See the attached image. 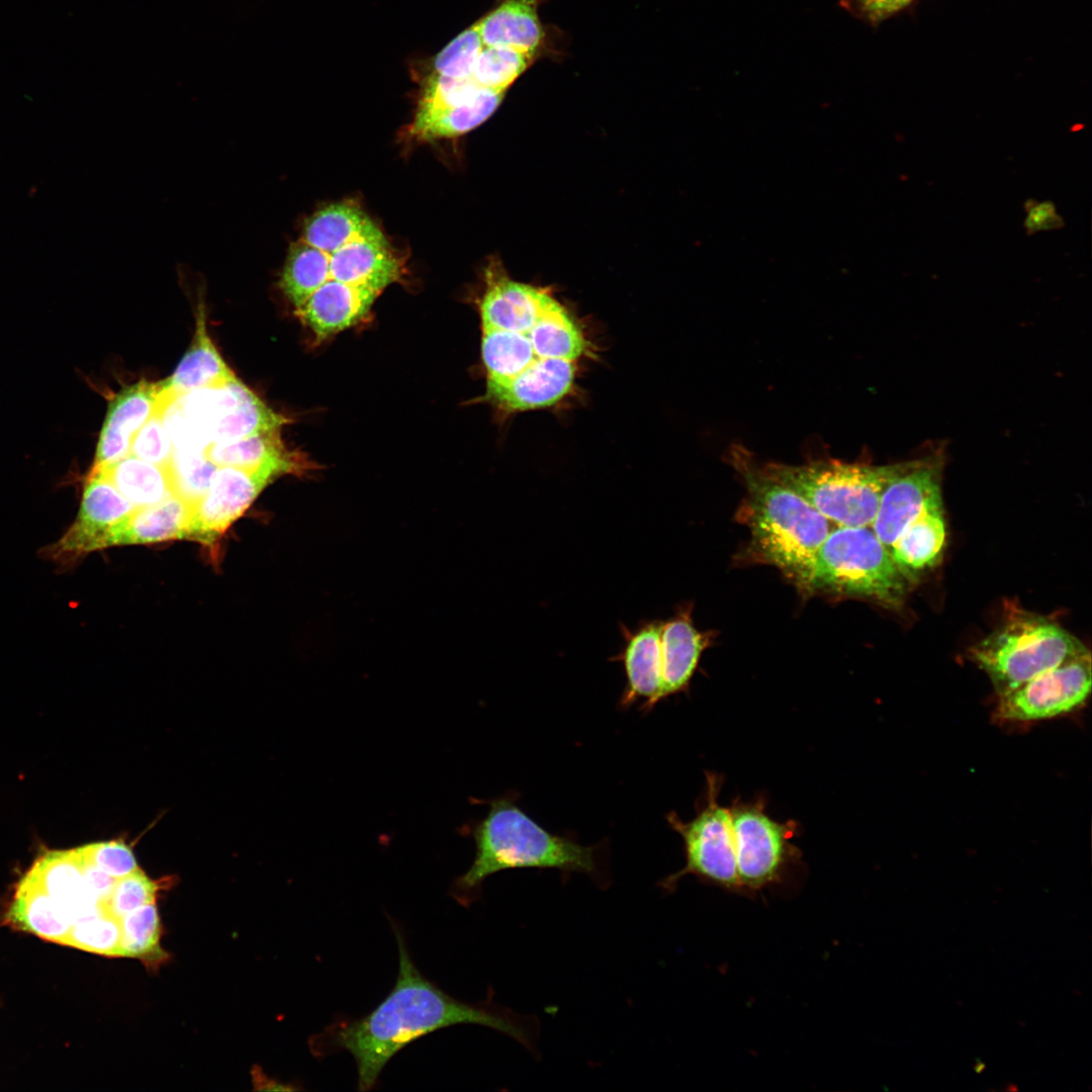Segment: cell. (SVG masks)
Returning <instances> with one entry per match:
<instances>
[{"label": "cell", "instance_id": "obj_1", "mask_svg": "<svg viewBox=\"0 0 1092 1092\" xmlns=\"http://www.w3.org/2000/svg\"><path fill=\"white\" fill-rule=\"evenodd\" d=\"M478 302L484 400L507 414L546 408L573 389L587 339L543 288L512 279L498 260L484 273Z\"/></svg>", "mask_w": 1092, "mask_h": 1092}, {"label": "cell", "instance_id": "obj_2", "mask_svg": "<svg viewBox=\"0 0 1092 1092\" xmlns=\"http://www.w3.org/2000/svg\"><path fill=\"white\" fill-rule=\"evenodd\" d=\"M398 948V972L387 996L369 1013L340 1018L309 1040L312 1054L325 1058L348 1052L357 1067V1088L368 1091L401 1049L436 1030L457 1024H478L504 1033L537 1053L538 1020L493 1001L468 1003L446 993L418 969L399 926L391 921Z\"/></svg>", "mask_w": 1092, "mask_h": 1092}, {"label": "cell", "instance_id": "obj_3", "mask_svg": "<svg viewBox=\"0 0 1092 1092\" xmlns=\"http://www.w3.org/2000/svg\"><path fill=\"white\" fill-rule=\"evenodd\" d=\"M471 800L487 804L488 811L482 819H472L459 829L475 843L470 868L450 888L460 905L467 907L476 901L488 877L515 869L557 870L565 877L584 874L602 889L608 888L610 879L600 844L585 846L568 835L546 830L518 806L516 793Z\"/></svg>", "mask_w": 1092, "mask_h": 1092}, {"label": "cell", "instance_id": "obj_4", "mask_svg": "<svg viewBox=\"0 0 1092 1092\" xmlns=\"http://www.w3.org/2000/svg\"><path fill=\"white\" fill-rule=\"evenodd\" d=\"M744 481L743 518L759 557L806 587L831 522L797 492L769 476L741 445L727 452Z\"/></svg>", "mask_w": 1092, "mask_h": 1092}, {"label": "cell", "instance_id": "obj_5", "mask_svg": "<svg viewBox=\"0 0 1092 1092\" xmlns=\"http://www.w3.org/2000/svg\"><path fill=\"white\" fill-rule=\"evenodd\" d=\"M1086 651L1059 624L1010 604L999 626L972 646L969 655L1001 697Z\"/></svg>", "mask_w": 1092, "mask_h": 1092}, {"label": "cell", "instance_id": "obj_6", "mask_svg": "<svg viewBox=\"0 0 1092 1092\" xmlns=\"http://www.w3.org/2000/svg\"><path fill=\"white\" fill-rule=\"evenodd\" d=\"M914 582L872 527L837 526L819 548L806 588L897 609Z\"/></svg>", "mask_w": 1092, "mask_h": 1092}, {"label": "cell", "instance_id": "obj_7", "mask_svg": "<svg viewBox=\"0 0 1092 1092\" xmlns=\"http://www.w3.org/2000/svg\"><path fill=\"white\" fill-rule=\"evenodd\" d=\"M837 526L871 527L882 492L900 463L875 466L839 460L802 465L768 462L761 465Z\"/></svg>", "mask_w": 1092, "mask_h": 1092}, {"label": "cell", "instance_id": "obj_8", "mask_svg": "<svg viewBox=\"0 0 1092 1092\" xmlns=\"http://www.w3.org/2000/svg\"><path fill=\"white\" fill-rule=\"evenodd\" d=\"M766 801H732L731 815L740 896L757 898L765 890L788 886L803 866L802 851L792 842L798 824L779 822L766 812Z\"/></svg>", "mask_w": 1092, "mask_h": 1092}, {"label": "cell", "instance_id": "obj_9", "mask_svg": "<svg viewBox=\"0 0 1092 1092\" xmlns=\"http://www.w3.org/2000/svg\"><path fill=\"white\" fill-rule=\"evenodd\" d=\"M705 775L704 803L698 804L695 817L684 821L673 811L665 816L668 825L682 839L686 862L657 886L663 893L671 894L685 876H694L701 883L740 896L731 815L729 807L718 802L723 777L713 771Z\"/></svg>", "mask_w": 1092, "mask_h": 1092}, {"label": "cell", "instance_id": "obj_10", "mask_svg": "<svg viewBox=\"0 0 1092 1092\" xmlns=\"http://www.w3.org/2000/svg\"><path fill=\"white\" fill-rule=\"evenodd\" d=\"M311 468L313 464L300 452L255 469L217 467L206 492L193 507L186 539L207 545L216 542L269 483Z\"/></svg>", "mask_w": 1092, "mask_h": 1092}, {"label": "cell", "instance_id": "obj_11", "mask_svg": "<svg viewBox=\"0 0 1092 1092\" xmlns=\"http://www.w3.org/2000/svg\"><path fill=\"white\" fill-rule=\"evenodd\" d=\"M1091 680L1088 650L998 697L995 720L1030 722L1073 712L1089 697Z\"/></svg>", "mask_w": 1092, "mask_h": 1092}, {"label": "cell", "instance_id": "obj_12", "mask_svg": "<svg viewBox=\"0 0 1092 1092\" xmlns=\"http://www.w3.org/2000/svg\"><path fill=\"white\" fill-rule=\"evenodd\" d=\"M134 509L103 473L91 470L76 519L56 542L41 550L42 556L65 568L93 551L108 548L112 528Z\"/></svg>", "mask_w": 1092, "mask_h": 1092}, {"label": "cell", "instance_id": "obj_13", "mask_svg": "<svg viewBox=\"0 0 1092 1092\" xmlns=\"http://www.w3.org/2000/svg\"><path fill=\"white\" fill-rule=\"evenodd\" d=\"M941 471L942 459L938 455L900 463L882 492L871 526L889 550L915 519L942 506Z\"/></svg>", "mask_w": 1092, "mask_h": 1092}, {"label": "cell", "instance_id": "obj_14", "mask_svg": "<svg viewBox=\"0 0 1092 1092\" xmlns=\"http://www.w3.org/2000/svg\"><path fill=\"white\" fill-rule=\"evenodd\" d=\"M661 624L658 620H644L634 629L619 625L624 645L610 660L619 661L624 667L626 685L619 701L622 709L641 700L640 710L647 713L661 701Z\"/></svg>", "mask_w": 1092, "mask_h": 1092}, {"label": "cell", "instance_id": "obj_15", "mask_svg": "<svg viewBox=\"0 0 1092 1092\" xmlns=\"http://www.w3.org/2000/svg\"><path fill=\"white\" fill-rule=\"evenodd\" d=\"M330 279L382 292L402 274V264L379 228L371 220L365 229L329 254Z\"/></svg>", "mask_w": 1092, "mask_h": 1092}, {"label": "cell", "instance_id": "obj_16", "mask_svg": "<svg viewBox=\"0 0 1092 1092\" xmlns=\"http://www.w3.org/2000/svg\"><path fill=\"white\" fill-rule=\"evenodd\" d=\"M160 382L140 381L124 387L110 401L91 469L110 465L130 454L131 443L160 407Z\"/></svg>", "mask_w": 1092, "mask_h": 1092}, {"label": "cell", "instance_id": "obj_17", "mask_svg": "<svg viewBox=\"0 0 1092 1092\" xmlns=\"http://www.w3.org/2000/svg\"><path fill=\"white\" fill-rule=\"evenodd\" d=\"M381 292L368 286H354L327 280L296 309V314L316 342L362 322Z\"/></svg>", "mask_w": 1092, "mask_h": 1092}, {"label": "cell", "instance_id": "obj_18", "mask_svg": "<svg viewBox=\"0 0 1092 1092\" xmlns=\"http://www.w3.org/2000/svg\"><path fill=\"white\" fill-rule=\"evenodd\" d=\"M707 644L706 634L697 630L692 622L690 608L680 609L675 616L662 622L661 701L689 689Z\"/></svg>", "mask_w": 1092, "mask_h": 1092}, {"label": "cell", "instance_id": "obj_19", "mask_svg": "<svg viewBox=\"0 0 1092 1092\" xmlns=\"http://www.w3.org/2000/svg\"><path fill=\"white\" fill-rule=\"evenodd\" d=\"M193 507L172 494L149 507L135 508L111 530L108 547L186 539Z\"/></svg>", "mask_w": 1092, "mask_h": 1092}, {"label": "cell", "instance_id": "obj_20", "mask_svg": "<svg viewBox=\"0 0 1092 1092\" xmlns=\"http://www.w3.org/2000/svg\"><path fill=\"white\" fill-rule=\"evenodd\" d=\"M28 873L69 911L73 921L100 911L99 900L86 883L76 848L47 852Z\"/></svg>", "mask_w": 1092, "mask_h": 1092}, {"label": "cell", "instance_id": "obj_21", "mask_svg": "<svg viewBox=\"0 0 1092 1092\" xmlns=\"http://www.w3.org/2000/svg\"><path fill=\"white\" fill-rule=\"evenodd\" d=\"M12 927L64 944L73 924L69 911L27 872L5 914Z\"/></svg>", "mask_w": 1092, "mask_h": 1092}, {"label": "cell", "instance_id": "obj_22", "mask_svg": "<svg viewBox=\"0 0 1092 1092\" xmlns=\"http://www.w3.org/2000/svg\"><path fill=\"white\" fill-rule=\"evenodd\" d=\"M235 377L208 336L204 306L196 312L193 341L174 373L161 381L162 389L173 397L207 387H217Z\"/></svg>", "mask_w": 1092, "mask_h": 1092}, {"label": "cell", "instance_id": "obj_23", "mask_svg": "<svg viewBox=\"0 0 1092 1092\" xmlns=\"http://www.w3.org/2000/svg\"><path fill=\"white\" fill-rule=\"evenodd\" d=\"M543 0H504L476 25L483 46L535 53L543 39L538 7Z\"/></svg>", "mask_w": 1092, "mask_h": 1092}, {"label": "cell", "instance_id": "obj_24", "mask_svg": "<svg viewBox=\"0 0 1092 1092\" xmlns=\"http://www.w3.org/2000/svg\"><path fill=\"white\" fill-rule=\"evenodd\" d=\"M943 508L930 509L909 524L890 548L900 568L916 581L922 570L935 566L945 545Z\"/></svg>", "mask_w": 1092, "mask_h": 1092}, {"label": "cell", "instance_id": "obj_25", "mask_svg": "<svg viewBox=\"0 0 1092 1092\" xmlns=\"http://www.w3.org/2000/svg\"><path fill=\"white\" fill-rule=\"evenodd\" d=\"M134 507L156 505L174 494L166 466L142 460L131 454L98 469Z\"/></svg>", "mask_w": 1092, "mask_h": 1092}, {"label": "cell", "instance_id": "obj_26", "mask_svg": "<svg viewBox=\"0 0 1092 1092\" xmlns=\"http://www.w3.org/2000/svg\"><path fill=\"white\" fill-rule=\"evenodd\" d=\"M506 91L485 88L473 101L429 113H417L410 128L420 140L452 138L463 134L485 121L498 107Z\"/></svg>", "mask_w": 1092, "mask_h": 1092}, {"label": "cell", "instance_id": "obj_27", "mask_svg": "<svg viewBox=\"0 0 1092 1092\" xmlns=\"http://www.w3.org/2000/svg\"><path fill=\"white\" fill-rule=\"evenodd\" d=\"M288 422L289 420L268 407L239 380L236 400L215 425L212 444L280 430Z\"/></svg>", "mask_w": 1092, "mask_h": 1092}, {"label": "cell", "instance_id": "obj_28", "mask_svg": "<svg viewBox=\"0 0 1092 1092\" xmlns=\"http://www.w3.org/2000/svg\"><path fill=\"white\" fill-rule=\"evenodd\" d=\"M370 221L362 209L352 203L330 204L306 219L300 240L332 254L359 235Z\"/></svg>", "mask_w": 1092, "mask_h": 1092}, {"label": "cell", "instance_id": "obj_29", "mask_svg": "<svg viewBox=\"0 0 1092 1092\" xmlns=\"http://www.w3.org/2000/svg\"><path fill=\"white\" fill-rule=\"evenodd\" d=\"M329 279V254L301 240L291 245L279 285L295 309Z\"/></svg>", "mask_w": 1092, "mask_h": 1092}, {"label": "cell", "instance_id": "obj_30", "mask_svg": "<svg viewBox=\"0 0 1092 1092\" xmlns=\"http://www.w3.org/2000/svg\"><path fill=\"white\" fill-rule=\"evenodd\" d=\"M206 456L217 466L255 469L267 462L296 453L281 440L280 430L257 433L235 441L214 443L206 448Z\"/></svg>", "mask_w": 1092, "mask_h": 1092}, {"label": "cell", "instance_id": "obj_31", "mask_svg": "<svg viewBox=\"0 0 1092 1092\" xmlns=\"http://www.w3.org/2000/svg\"><path fill=\"white\" fill-rule=\"evenodd\" d=\"M119 924L121 957L161 962L167 956L160 946L162 928L155 903L126 914Z\"/></svg>", "mask_w": 1092, "mask_h": 1092}, {"label": "cell", "instance_id": "obj_32", "mask_svg": "<svg viewBox=\"0 0 1092 1092\" xmlns=\"http://www.w3.org/2000/svg\"><path fill=\"white\" fill-rule=\"evenodd\" d=\"M534 56L509 47L483 46L471 77L482 87L506 91L532 64Z\"/></svg>", "mask_w": 1092, "mask_h": 1092}, {"label": "cell", "instance_id": "obj_33", "mask_svg": "<svg viewBox=\"0 0 1092 1092\" xmlns=\"http://www.w3.org/2000/svg\"><path fill=\"white\" fill-rule=\"evenodd\" d=\"M174 494L194 506L206 492L217 466L205 451L174 449L168 465Z\"/></svg>", "mask_w": 1092, "mask_h": 1092}, {"label": "cell", "instance_id": "obj_34", "mask_svg": "<svg viewBox=\"0 0 1092 1092\" xmlns=\"http://www.w3.org/2000/svg\"><path fill=\"white\" fill-rule=\"evenodd\" d=\"M64 945L101 956L121 957L119 920L101 911L77 918Z\"/></svg>", "mask_w": 1092, "mask_h": 1092}, {"label": "cell", "instance_id": "obj_35", "mask_svg": "<svg viewBox=\"0 0 1092 1092\" xmlns=\"http://www.w3.org/2000/svg\"><path fill=\"white\" fill-rule=\"evenodd\" d=\"M485 89L470 78H451L437 73L425 82L417 113L453 108L476 99Z\"/></svg>", "mask_w": 1092, "mask_h": 1092}, {"label": "cell", "instance_id": "obj_36", "mask_svg": "<svg viewBox=\"0 0 1092 1092\" xmlns=\"http://www.w3.org/2000/svg\"><path fill=\"white\" fill-rule=\"evenodd\" d=\"M158 887L140 868L116 880L99 909L117 920L145 905L155 903Z\"/></svg>", "mask_w": 1092, "mask_h": 1092}, {"label": "cell", "instance_id": "obj_37", "mask_svg": "<svg viewBox=\"0 0 1092 1092\" xmlns=\"http://www.w3.org/2000/svg\"><path fill=\"white\" fill-rule=\"evenodd\" d=\"M483 48L476 23L455 37L434 60L435 73L451 78H470Z\"/></svg>", "mask_w": 1092, "mask_h": 1092}, {"label": "cell", "instance_id": "obj_38", "mask_svg": "<svg viewBox=\"0 0 1092 1092\" xmlns=\"http://www.w3.org/2000/svg\"><path fill=\"white\" fill-rule=\"evenodd\" d=\"M160 406L134 436L130 454L150 463L166 466L174 446L166 430Z\"/></svg>", "mask_w": 1092, "mask_h": 1092}, {"label": "cell", "instance_id": "obj_39", "mask_svg": "<svg viewBox=\"0 0 1092 1092\" xmlns=\"http://www.w3.org/2000/svg\"><path fill=\"white\" fill-rule=\"evenodd\" d=\"M81 857L118 880L139 869L129 846L121 841H102L77 848Z\"/></svg>", "mask_w": 1092, "mask_h": 1092}, {"label": "cell", "instance_id": "obj_40", "mask_svg": "<svg viewBox=\"0 0 1092 1092\" xmlns=\"http://www.w3.org/2000/svg\"><path fill=\"white\" fill-rule=\"evenodd\" d=\"M1026 216L1023 226L1028 236L1041 231L1060 230L1065 225L1063 217L1058 213L1053 201L1037 202L1029 199L1024 203Z\"/></svg>", "mask_w": 1092, "mask_h": 1092}, {"label": "cell", "instance_id": "obj_41", "mask_svg": "<svg viewBox=\"0 0 1092 1092\" xmlns=\"http://www.w3.org/2000/svg\"><path fill=\"white\" fill-rule=\"evenodd\" d=\"M913 0H855L857 14L872 24L893 16Z\"/></svg>", "mask_w": 1092, "mask_h": 1092}, {"label": "cell", "instance_id": "obj_42", "mask_svg": "<svg viewBox=\"0 0 1092 1092\" xmlns=\"http://www.w3.org/2000/svg\"><path fill=\"white\" fill-rule=\"evenodd\" d=\"M976 1062H977V1063H976V1065L974 1066V1069H975V1071H976L977 1073H981V1072H983V1071H984V1069H985V1067H986V1066H985V1064H984V1063H982V1062H981L980 1060H977Z\"/></svg>", "mask_w": 1092, "mask_h": 1092}, {"label": "cell", "instance_id": "obj_43", "mask_svg": "<svg viewBox=\"0 0 1092 1092\" xmlns=\"http://www.w3.org/2000/svg\"><path fill=\"white\" fill-rule=\"evenodd\" d=\"M1007 1090H1008V1091H1010V1090H1017V1087H1016V1086H1014V1087H1013L1012 1085H1009V1087L1007 1088Z\"/></svg>", "mask_w": 1092, "mask_h": 1092}]
</instances>
